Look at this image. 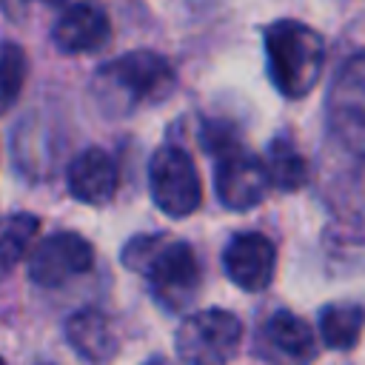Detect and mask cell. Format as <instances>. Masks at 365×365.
Returning a JSON list of instances; mask_svg holds the SVG:
<instances>
[{
    "label": "cell",
    "mask_w": 365,
    "mask_h": 365,
    "mask_svg": "<svg viewBox=\"0 0 365 365\" xmlns=\"http://www.w3.org/2000/svg\"><path fill=\"white\" fill-rule=\"evenodd\" d=\"M46 3H66V0H46Z\"/></svg>",
    "instance_id": "cell-20"
},
{
    "label": "cell",
    "mask_w": 365,
    "mask_h": 365,
    "mask_svg": "<svg viewBox=\"0 0 365 365\" xmlns=\"http://www.w3.org/2000/svg\"><path fill=\"white\" fill-rule=\"evenodd\" d=\"M97 80L103 83V88L114 91L125 106H140V103H157L171 91L174 68L163 54L137 48L106 63Z\"/></svg>",
    "instance_id": "cell-4"
},
{
    "label": "cell",
    "mask_w": 365,
    "mask_h": 365,
    "mask_svg": "<svg viewBox=\"0 0 365 365\" xmlns=\"http://www.w3.org/2000/svg\"><path fill=\"white\" fill-rule=\"evenodd\" d=\"M29 74V60L26 51L17 43L3 40L0 43V117L17 103L23 83Z\"/></svg>",
    "instance_id": "cell-17"
},
{
    "label": "cell",
    "mask_w": 365,
    "mask_h": 365,
    "mask_svg": "<svg viewBox=\"0 0 365 365\" xmlns=\"http://www.w3.org/2000/svg\"><path fill=\"white\" fill-rule=\"evenodd\" d=\"M262 165H265L268 182L282 191H297L308 180V160L294 148V143L288 137H277L268 145Z\"/></svg>",
    "instance_id": "cell-15"
},
{
    "label": "cell",
    "mask_w": 365,
    "mask_h": 365,
    "mask_svg": "<svg viewBox=\"0 0 365 365\" xmlns=\"http://www.w3.org/2000/svg\"><path fill=\"white\" fill-rule=\"evenodd\" d=\"M54 46L63 54H83L97 51L111 37L108 14L94 3H74L68 6L54 23Z\"/></svg>",
    "instance_id": "cell-9"
},
{
    "label": "cell",
    "mask_w": 365,
    "mask_h": 365,
    "mask_svg": "<svg viewBox=\"0 0 365 365\" xmlns=\"http://www.w3.org/2000/svg\"><path fill=\"white\" fill-rule=\"evenodd\" d=\"M242 339V322L225 308L191 314L177 331V354L188 365H225Z\"/></svg>",
    "instance_id": "cell-5"
},
{
    "label": "cell",
    "mask_w": 365,
    "mask_h": 365,
    "mask_svg": "<svg viewBox=\"0 0 365 365\" xmlns=\"http://www.w3.org/2000/svg\"><path fill=\"white\" fill-rule=\"evenodd\" d=\"M365 328V308L351 305V302H334L325 305L319 314V334L328 348L336 351H351Z\"/></svg>",
    "instance_id": "cell-14"
},
{
    "label": "cell",
    "mask_w": 365,
    "mask_h": 365,
    "mask_svg": "<svg viewBox=\"0 0 365 365\" xmlns=\"http://www.w3.org/2000/svg\"><path fill=\"white\" fill-rule=\"evenodd\" d=\"M334 125L356 148L365 151V54L354 57L334 88Z\"/></svg>",
    "instance_id": "cell-10"
},
{
    "label": "cell",
    "mask_w": 365,
    "mask_h": 365,
    "mask_svg": "<svg viewBox=\"0 0 365 365\" xmlns=\"http://www.w3.org/2000/svg\"><path fill=\"white\" fill-rule=\"evenodd\" d=\"M222 268L242 291H265L277 271V248L259 231L237 234L222 251Z\"/></svg>",
    "instance_id": "cell-8"
},
{
    "label": "cell",
    "mask_w": 365,
    "mask_h": 365,
    "mask_svg": "<svg viewBox=\"0 0 365 365\" xmlns=\"http://www.w3.org/2000/svg\"><path fill=\"white\" fill-rule=\"evenodd\" d=\"M265 60L268 77L277 91L288 100H299L322 77L325 43L322 37L299 20H277L265 29Z\"/></svg>",
    "instance_id": "cell-2"
},
{
    "label": "cell",
    "mask_w": 365,
    "mask_h": 365,
    "mask_svg": "<svg viewBox=\"0 0 365 365\" xmlns=\"http://www.w3.org/2000/svg\"><path fill=\"white\" fill-rule=\"evenodd\" d=\"M66 336H68L71 348L91 362H103V359L114 356V351H117V334H114L108 317H103L94 308L77 311L66 322Z\"/></svg>",
    "instance_id": "cell-13"
},
{
    "label": "cell",
    "mask_w": 365,
    "mask_h": 365,
    "mask_svg": "<svg viewBox=\"0 0 365 365\" xmlns=\"http://www.w3.org/2000/svg\"><path fill=\"white\" fill-rule=\"evenodd\" d=\"M94 265V248L74 231H57L34 245L29 257V277L34 285L57 288L71 277L86 274Z\"/></svg>",
    "instance_id": "cell-7"
},
{
    "label": "cell",
    "mask_w": 365,
    "mask_h": 365,
    "mask_svg": "<svg viewBox=\"0 0 365 365\" xmlns=\"http://www.w3.org/2000/svg\"><path fill=\"white\" fill-rule=\"evenodd\" d=\"M31 0H0V11L6 17H23Z\"/></svg>",
    "instance_id": "cell-18"
},
{
    "label": "cell",
    "mask_w": 365,
    "mask_h": 365,
    "mask_svg": "<svg viewBox=\"0 0 365 365\" xmlns=\"http://www.w3.org/2000/svg\"><path fill=\"white\" fill-rule=\"evenodd\" d=\"M265 345L279 365H305L314 356V334L291 311H277L265 322Z\"/></svg>",
    "instance_id": "cell-12"
},
{
    "label": "cell",
    "mask_w": 365,
    "mask_h": 365,
    "mask_svg": "<svg viewBox=\"0 0 365 365\" xmlns=\"http://www.w3.org/2000/svg\"><path fill=\"white\" fill-rule=\"evenodd\" d=\"M0 365H6V362H3V359H0Z\"/></svg>",
    "instance_id": "cell-21"
},
{
    "label": "cell",
    "mask_w": 365,
    "mask_h": 365,
    "mask_svg": "<svg viewBox=\"0 0 365 365\" xmlns=\"http://www.w3.org/2000/svg\"><path fill=\"white\" fill-rule=\"evenodd\" d=\"M37 228H40V220L26 211L0 217V279L11 274V268L26 257Z\"/></svg>",
    "instance_id": "cell-16"
},
{
    "label": "cell",
    "mask_w": 365,
    "mask_h": 365,
    "mask_svg": "<svg viewBox=\"0 0 365 365\" xmlns=\"http://www.w3.org/2000/svg\"><path fill=\"white\" fill-rule=\"evenodd\" d=\"M214 163V188L225 208L231 211H248L262 202L271 182L265 174V165L257 154L245 151L240 143H231L220 148Z\"/></svg>",
    "instance_id": "cell-6"
},
{
    "label": "cell",
    "mask_w": 365,
    "mask_h": 365,
    "mask_svg": "<svg viewBox=\"0 0 365 365\" xmlns=\"http://www.w3.org/2000/svg\"><path fill=\"white\" fill-rule=\"evenodd\" d=\"M148 365H165V362H163V359H157V362H148Z\"/></svg>",
    "instance_id": "cell-19"
},
{
    "label": "cell",
    "mask_w": 365,
    "mask_h": 365,
    "mask_svg": "<svg viewBox=\"0 0 365 365\" xmlns=\"http://www.w3.org/2000/svg\"><path fill=\"white\" fill-rule=\"evenodd\" d=\"M117 185H120L117 163L103 148H86L68 165V191L80 202L103 205L114 197Z\"/></svg>",
    "instance_id": "cell-11"
},
{
    "label": "cell",
    "mask_w": 365,
    "mask_h": 365,
    "mask_svg": "<svg viewBox=\"0 0 365 365\" xmlns=\"http://www.w3.org/2000/svg\"><path fill=\"white\" fill-rule=\"evenodd\" d=\"M123 265L143 274L157 302H163L168 311L185 308L200 285V262L194 248L165 234L134 237L123 248Z\"/></svg>",
    "instance_id": "cell-1"
},
{
    "label": "cell",
    "mask_w": 365,
    "mask_h": 365,
    "mask_svg": "<svg viewBox=\"0 0 365 365\" xmlns=\"http://www.w3.org/2000/svg\"><path fill=\"white\" fill-rule=\"evenodd\" d=\"M148 191L168 217H188L202 202V182L191 154L174 143L160 145L148 160Z\"/></svg>",
    "instance_id": "cell-3"
}]
</instances>
